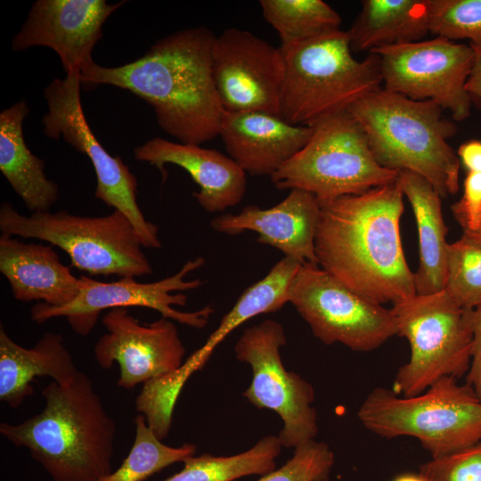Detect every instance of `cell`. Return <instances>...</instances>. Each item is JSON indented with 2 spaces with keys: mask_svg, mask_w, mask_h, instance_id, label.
<instances>
[{
  "mask_svg": "<svg viewBox=\"0 0 481 481\" xmlns=\"http://www.w3.org/2000/svg\"><path fill=\"white\" fill-rule=\"evenodd\" d=\"M352 52L421 41L429 31V0H364L346 30Z\"/></svg>",
  "mask_w": 481,
  "mask_h": 481,
  "instance_id": "obj_26",
  "label": "cell"
},
{
  "mask_svg": "<svg viewBox=\"0 0 481 481\" xmlns=\"http://www.w3.org/2000/svg\"><path fill=\"white\" fill-rule=\"evenodd\" d=\"M0 272L16 300L39 301L53 306L71 302L79 293L80 277L63 265L52 245L0 237Z\"/></svg>",
  "mask_w": 481,
  "mask_h": 481,
  "instance_id": "obj_21",
  "label": "cell"
},
{
  "mask_svg": "<svg viewBox=\"0 0 481 481\" xmlns=\"http://www.w3.org/2000/svg\"><path fill=\"white\" fill-rule=\"evenodd\" d=\"M393 481H426V480L419 473V474H403L396 477Z\"/></svg>",
  "mask_w": 481,
  "mask_h": 481,
  "instance_id": "obj_38",
  "label": "cell"
},
{
  "mask_svg": "<svg viewBox=\"0 0 481 481\" xmlns=\"http://www.w3.org/2000/svg\"><path fill=\"white\" fill-rule=\"evenodd\" d=\"M79 71L54 78L45 89L48 111L42 123L44 134L60 137L86 155L96 175L94 196L108 207L121 211L129 219L143 247L160 249L158 227L148 221L136 201L137 180L118 156H111L91 130L84 114Z\"/></svg>",
  "mask_w": 481,
  "mask_h": 481,
  "instance_id": "obj_10",
  "label": "cell"
},
{
  "mask_svg": "<svg viewBox=\"0 0 481 481\" xmlns=\"http://www.w3.org/2000/svg\"><path fill=\"white\" fill-rule=\"evenodd\" d=\"M78 371L61 334L45 332L32 347H24L1 324L0 400L9 407L18 408L33 394L36 378L49 377L64 384Z\"/></svg>",
  "mask_w": 481,
  "mask_h": 481,
  "instance_id": "obj_22",
  "label": "cell"
},
{
  "mask_svg": "<svg viewBox=\"0 0 481 481\" xmlns=\"http://www.w3.org/2000/svg\"><path fill=\"white\" fill-rule=\"evenodd\" d=\"M472 47L475 51V61L467 83V91L472 106L481 110V48Z\"/></svg>",
  "mask_w": 481,
  "mask_h": 481,
  "instance_id": "obj_37",
  "label": "cell"
},
{
  "mask_svg": "<svg viewBox=\"0 0 481 481\" xmlns=\"http://www.w3.org/2000/svg\"><path fill=\"white\" fill-rule=\"evenodd\" d=\"M457 156L467 172H481V140L471 139L461 143Z\"/></svg>",
  "mask_w": 481,
  "mask_h": 481,
  "instance_id": "obj_36",
  "label": "cell"
},
{
  "mask_svg": "<svg viewBox=\"0 0 481 481\" xmlns=\"http://www.w3.org/2000/svg\"><path fill=\"white\" fill-rule=\"evenodd\" d=\"M138 161L155 166L167 178L166 164L184 169L200 187L194 192L200 206L208 213L222 212L240 203L247 190L245 171L230 157L200 145L152 138L134 149Z\"/></svg>",
  "mask_w": 481,
  "mask_h": 481,
  "instance_id": "obj_19",
  "label": "cell"
},
{
  "mask_svg": "<svg viewBox=\"0 0 481 481\" xmlns=\"http://www.w3.org/2000/svg\"><path fill=\"white\" fill-rule=\"evenodd\" d=\"M463 232L476 231L481 222V172H467L461 198L451 207Z\"/></svg>",
  "mask_w": 481,
  "mask_h": 481,
  "instance_id": "obj_34",
  "label": "cell"
},
{
  "mask_svg": "<svg viewBox=\"0 0 481 481\" xmlns=\"http://www.w3.org/2000/svg\"><path fill=\"white\" fill-rule=\"evenodd\" d=\"M320 212V203L314 194L292 189L282 201L270 208L249 205L237 215L216 216L210 226L228 235L252 231L258 234L257 241L278 249L285 257L300 265H318L315 236Z\"/></svg>",
  "mask_w": 481,
  "mask_h": 481,
  "instance_id": "obj_18",
  "label": "cell"
},
{
  "mask_svg": "<svg viewBox=\"0 0 481 481\" xmlns=\"http://www.w3.org/2000/svg\"><path fill=\"white\" fill-rule=\"evenodd\" d=\"M347 110L363 129L381 167L422 176L441 198L459 191L461 162L447 142L457 126L438 104L380 87Z\"/></svg>",
  "mask_w": 481,
  "mask_h": 481,
  "instance_id": "obj_4",
  "label": "cell"
},
{
  "mask_svg": "<svg viewBox=\"0 0 481 481\" xmlns=\"http://www.w3.org/2000/svg\"><path fill=\"white\" fill-rule=\"evenodd\" d=\"M212 73L224 111L280 115L283 80L280 47L249 31L228 29L215 40Z\"/></svg>",
  "mask_w": 481,
  "mask_h": 481,
  "instance_id": "obj_15",
  "label": "cell"
},
{
  "mask_svg": "<svg viewBox=\"0 0 481 481\" xmlns=\"http://www.w3.org/2000/svg\"><path fill=\"white\" fill-rule=\"evenodd\" d=\"M216 38L202 26L175 32L132 62L111 68L94 62L80 72L81 85L133 93L153 108L167 134L200 145L219 135L224 113L212 73Z\"/></svg>",
  "mask_w": 481,
  "mask_h": 481,
  "instance_id": "obj_2",
  "label": "cell"
},
{
  "mask_svg": "<svg viewBox=\"0 0 481 481\" xmlns=\"http://www.w3.org/2000/svg\"><path fill=\"white\" fill-rule=\"evenodd\" d=\"M357 417L379 436L418 439L432 458L481 441V401L468 384L453 377L442 378L413 396L376 387L361 404Z\"/></svg>",
  "mask_w": 481,
  "mask_h": 481,
  "instance_id": "obj_6",
  "label": "cell"
},
{
  "mask_svg": "<svg viewBox=\"0 0 481 481\" xmlns=\"http://www.w3.org/2000/svg\"><path fill=\"white\" fill-rule=\"evenodd\" d=\"M281 448L278 436L269 435L235 455H193L183 461L179 472L163 481H233L249 475L264 476L275 469Z\"/></svg>",
  "mask_w": 481,
  "mask_h": 481,
  "instance_id": "obj_27",
  "label": "cell"
},
{
  "mask_svg": "<svg viewBox=\"0 0 481 481\" xmlns=\"http://www.w3.org/2000/svg\"><path fill=\"white\" fill-rule=\"evenodd\" d=\"M426 481H481V441L420 467Z\"/></svg>",
  "mask_w": 481,
  "mask_h": 481,
  "instance_id": "obj_33",
  "label": "cell"
},
{
  "mask_svg": "<svg viewBox=\"0 0 481 481\" xmlns=\"http://www.w3.org/2000/svg\"><path fill=\"white\" fill-rule=\"evenodd\" d=\"M313 126L264 111H224L219 135L227 152L251 175L272 176L309 141Z\"/></svg>",
  "mask_w": 481,
  "mask_h": 481,
  "instance_id": "obj_20",
  "label": "cell"
},
{
  "mask_svg": "<svg viewBox=\"0 0 481 481\" xmlns=\"http://www.w3.org/2000/svg\"><path fill=\"white\" fill-rule=\"evenodd\" d=\"M319 203L320 267L379 305L416 294L401 241L404 193L397 182Z\"/></svg>",
  "mask_w": 481,
  "mask_h": 481,
  "instance_id": "obj_1",
  "label": "cell"
},
{
  "mask_svg": "<svg viewBox=\"0 0 481 481\" xmlns=\"http://www.w3.org/2000/svg\"><path fill=\"white\" fill-rule=\"evenodd\" d=\"M469 319L472 331V350L466 384L481 401V305L469 310Z\"/></svg>",
  "mask_w": 481,
  "mask_h": 481,
  "instance_id": "obj_35",
  "label": "cell"
},
{
  "mask_svg": "<svg viewBox=\"0 0 481 481\" xmlns=\"http://www.w3.org/2000/svg\"><path fill=\"white\" fill-rule=\"evenodd\" d=\"M102 322L106 333L94 347V358L102 369L118 364L119 387L132 389L183 363L185 347L172 320L141 323L127 308H113Z\"/></svg>",
  "mask_w": 481,
  "mask_h": 481,
  "instance_id": "obj_16",
  "label": "cell"
},
{
  "mask_svg": "<svg viewBox=\"0 0 481 481\" xmlns=\"http://www.w3.org/2000/svg\"><path fill=\"white\" fill-rule=\"evenodd\" d=\"M397 335L410 345L409 361L398 369L395 392L413 396L444 377L459 379L471 360L472 331L469 310L445 289L415 294L393 304Z\"/></svg>",
  "mask_w": 481,
  "mask_h": 481,
  "instance_id": "obj_9",
  "label": "cell"
},
{
  "mask_svg": "<svg viewBox=\"0 0 481 481\" xmlns=\"http://www.w3.org/2000/svg\"><path fill=\"white\" fill-rule=\"evenodd\" d=\"M43 410L18 424L2 422L0 434L26 448L53 481H100L112 471L116 426L92 379L78 371L42 391Z\"/></svg>",
  "mask_w": 481,
  "mask_h": 481,
  "instance_id": "obj_3",
  "label": "cell"
},
{
  "mask_svg": "<svg viewBox=\"0 0 481 481\" xmlns=\"http://www.w3.org/2000/svg\"><path fill=\"white\" fill-rule=\"evenodd\" d=\"M287 338L283 326L271 319L244 330L234 346L236 358L251 367L252 379L243 396L259 409L276 412L283 422L278 437L282 447L296 448L318 432L312 385L285 369L281 346Z\"/></svg>",
  "mask_w": 481,
  "mask_h": 481,
  "instance_id": "obj_13",
  "label": "cell"
},
{
  "mask_svg": "<svg viewBox=\"0 0 481 481\" xmlns=\"http://www.w3.org/2000/svg\"><path fill=\"white\" fill-rule=\"evenodd\" d=\"M289 302L325 345L369 352L397 335L391 309L354 292L318 265H300Z\"/></svg>",
  "mask_w": 481,
  "mask_h": 481,
  "instance_id": "obj_11",
  "label": "cell"
},
{
  "mask_svg": "<svg viewBox=\"0 0 481 481\" xmlns=\"http://www.w3.org/2000/svg\"><path fill=\"white\" fill-rule=\"evenodd\" d=\"M134 424L135 435L128 454L118 469L100 481H143L163 469L195 455L197 448L192 444L186 443L178 447L163 444L150 428L143 415L138 413Z\"/></svg>",
  "mask_w": 481,
  "mask_h": 481,
  "instance_id": "obj_29",
  "label": "cell"
},
{
  "mask_svg": "<svg viewBox=\"0 0 481 481\" xmlns=\"http://www.w3.org/2000/svg\"><path fill=\"white\" fill-rule=\"evenodd\" d=\"M2 234L37 239L65 251L71 265L91 275L135 278L153 270L135 229L121 211L102 216L37 212L24 216L8 202L0 208Z\"/></svg>",
  "mask_w": 481,
  "mask_h": 481,
  "instance_id": "obj_7",
  "label": "cell"
},
{
  "mask_svg": "<svg viewBox=\"0 0 481 481\" xmlns=\"http://www.w3.org/2000/svg\"><path fill=\"white\" fill-rule=\"evenodd\" d=\"M333 465L334 453L330 446L312 439L297 446L282 467L257 481H328Z\"/></svg>",
  "mask_w": 481,
  "mask_h": 481,
  "instance_id": "obj_32",
  "label": "cell"
},
{
  "mask_svg": "<svg viewBox=\"0 0 481 481\" xmlns=\"http://www.w3.org/2000/svg\"><path fill=\"white\" fill-rule=\"evenodd\" d=\"M307 143L272 176L279 190L299 189L319 202L394 183L399 172L381 167L348 110L313 124Z\"/></svg>",
  "mask_w": 481,
  "mask_h": 481,
  "instance_id": "obj_8",
  "label": "cell"
},
{
  "mask_svg": "<svg viewBox=\"0 0 481 481\" xmlns=\"http://www.w3.org/2000/svg\"><path fill=\"white\" fill-rule=\"evenodd\" d=\"M409 200L419 236V266L413 273L416 294L428 295L442 291L447 277V248L441 196L422 176L400 171L396 180Z\"/></svg>",
  "mask_w": 481,
  "mask_h": 481,
  "instance_id": "obj_23",
  "label": "cell"
},
{
  "mask_svg": "<svg viewBox=\"0 0 481 481\" xmlns=\"http://www.w3.org/2000/svg\"><path fill=\"white\" fill-rule=\"evenodd\" d=\"M265 20L281 45L309 40L340 29L339 14L322 0H261Z\"/></svg>",
  "mask_w": 481,
  "mask_h": 481,
  "instance_id": "obj_28",
  "label": "cell"
},
{
  "mask_svg": "<svg viewBox=\"0 0 481 481\" xmlns=\"http://www.w3.org/2000/svg\"><path fill=\"white\" fill-rule=\"evenodd\" d=\"M126 1L37 0L12 41L14 51L34 46L53 50L66 73L82 72L94 61L92 51L102 37L107 19Z\"/></svg>",
  "mask_w": 481,
  "mask_h": 481,
  "instance_id": "obj_17",
  "label": "cell"
},
{
  "mask_svg": "<svg viewBox=\"0 0 481 481\" xmlns=\"http://www.w3.org/2000/svg\"><path fill=\"white\" fill-rule=\"evenodd\" d=\"M463 234L470 238L472 240L481 244V222L476 231L470 232H463Z\"/></svg>",
  "mask_w": 481,
  "mask_h": 481,
  "instance_id": "obj_39",
  "label": "cell"
},
{
  "mask_svg": "<svg viewBox=\"0 0 481 481\" xmlns=\"http://www.w3.org/2000/svg\"><path fill=\"white\" fill-rule=\"evenodd\" d=\"M384 88L415 101H433L462 121L472 103L467 83L475 61L472 45L440 37L375 49Z\"/></svg>",
  "mask_w": 481,
  "mask_h": 481,
  "instance_id": "obj_14",
  "label": "cell"
},
{
  "mask_svg": "<svg viewBox=\"0 0 481 481\" xmlns=\"http://www.w3.org/2000/svg\"><path fill=\"white\" fill-rule=\"evenodd\" d=\"M429 31L481 48V0H429Z\"/></svg>",
  "mask_w": 481,
  "mask_h": 481,
  "instance_id": "obj_31",
  "label": "cell"
},
{
  "mask_svg": "<svg viewBox=\"0 0 481 481\" xmlns=\"http://www.w3.org/2000/svg\"><path fill=\"white\" fill-rule=\"evenodd\" d=\"M283 80L280 116L298 126L347 110L380 88L379 57L369 53L363 61L353 57L346 31L280 46Z\"/></svg>",
  "mask_w": 481,
  "mask_h": 481,
  "instance_id": "obj_5",
  "label": "cell"
},
{
  "mask_svg": "<svg viewBox=\"0 0 481 481\" xmlns=\"http://www.w3.org/2000/svg\"><path fill=\"white\" fill-rule=\"evenodd\" d=\"M205 259L198 257L188 260L175 274L162 280L142 283L135 278H121L104 282L80 276L78 295L71 302L53 306L38 302L30 309L31 320L43 323L48 320L64 317L70 328L80 336L88 335L94 328L102 311L129 306L146 307L159 312L161 317L195 328H204L215 312L211 305L193 312H181L174 306H184L187 296L175 291L193 290L200 288V279L186 280L188 274L200 268Z\"/></svg>",
  "mask_w": 481,
  "mask_h": 481,
  "instance_id": "obj_12",
  "label": "cell"
},
{
  "mask_svg": "<svg viewBox=\"0 0 481 481\" xmlns=\"http://www.w3.org/2000/svg\"><path fill=\"white\" fill-rule=\"evenodd\" d=\"M299 266L300 264L296 260L284 257L263 279L246 289L232 309L223 316L206 343L172 372L173 379L178 385L184 386L189 378L205 365L215 348L232 331L249 319L276 312L288 303L289 289Z\"/></svg>",
  "mask_w": 481,
  "mask_h": 481,
  "instance_id": "obj_25",
  "label": "cell"
},
{
  "mask_svg": "<svg viewBox=\"0 0 481 481\" xmlns=\"http://www.w3.org/2000/svg\"><path fill=\"white\" fill-rule=\"evenodd\" d=\"M444 289L465 309L481 305V244L463 233L448 244Z\"/></svg>",
  "mask_w": 481,
  "mask_h": 481,
  "instance_id": "obj_30",
  "label": "cell"
},
{
  "mask_svg": "<svg viewBox=\"0 0 481 481\" xmlns=\"http://www.w3.org/2000/svg\"><path fill=\"white\" fill-rule=\"evenodd\" d=\"M29 113L20 101L0 113V170L31 213L49 211L59 187L45 174V162L28 148L23 121Z\"/></svg>",
  "mask_w": 481,
  "mask_h": 481,
  "instance_id": "obj_24",
  "label": "cell"
}]
</instances>
